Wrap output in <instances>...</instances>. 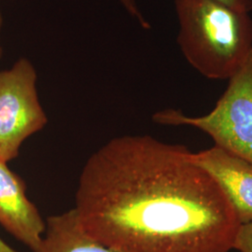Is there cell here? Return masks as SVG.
<instances>
[{
    "mask_svg": "<svg viewBox=\"0 0 252 252\" xmlns=\"http://www.w3.org/2000/svg\"><path fill=\"white\" fill-rule=\"evenodd\" d=\"M0 225L32 252H42L46 220L27 195L25 181L0 160Z\"/></svg>",
    "mask_w": 252,
    "mask_h": 252,
    "instance_id": "cell-5",
    "label": "cell"
},
{
    "mask_svg": "<svg viewBox=\"0 0 252 252\" xmlns=\"http://www.w3.org/2000/svg\"><path fill=\"white\" fill-rule=\"evenodd\" d=\"M178 44L187 62L211 80H229L252 52L250 13L214 0H175Z\"/></svg>",
    "mask_w": 252,
    "mask_h": 252,
    "instance_id": "cell-2",
    "label": "cell"
},
{
    "mask_svg": "<svg viewBox=\"0 0 252 252\" xmlns=\"http://www.w3.org/2000/svg\"><path fill=\"white\" fill-rule=\"evenodd\" d=\"M83 229L118 252H230L239 221L181 145L121 135L91 155L75 207Z\"/></svg>",
    "mask_w": 252,
    "mask_h": 252,
    "instance_id": "cell-1",
    "label": "cell"
},
{
    "mask_svg": "<svg viewBox=\"0 0 252 252\" xmlns=\"http://www.w3.org/2000/svg\"><path fill=\"white\" fill-rule=\"evenodd\" d=\"M191 159L222 189L239 223L252 220V162L217 145L191 153Z\"/></svg>",
    "mask_w": 252,
    "mask_h": 252,
    "instance_id": "cell-6",
    "label": "cell"
},
{
    "mask_svg": "<svg viewBox=\"0 0 252 252\" xmlns=\"http://www.w3.org/2000/svg\"><path fill=\"white\" fill-rule=\"evenodd\" d=\"M116 1L132 18L135 19L137 24L143 29L151 28L149 21L145 18L144 14L140 10L139 5L136 0H116Z\"/></svg>",
    "mask_w": 252,
    "mask_h": 252,
    "instance_id": "cell-9",
    "label": "cell"
},
{
    "mask_svg": "<svg viewBox=\"0 0 252 252\" xmlns=\"http://www.w3.org/2000/svg\"><path fill=\"white\" fill-rule=\"evenodd\" d=\"M233 250L239 252H252V220L238 226Z\"/></svg>",
    "mask_w": 252,
    "mask_h": 252,
    "instance_id": "cell-8",
    "label": "cell"
},
{
    "mask_svg": "<svg viewBox=\"0 0 252 252\" xmlns=\"http://www.w3.org/2000/svg\"><path fill=\"white\" fill-rule=\"evenodd\" d=\"M2 25H3V18H2V14L0 12V32H1V28H2ZM2 54H3V49H2V46H1V42H0V58L2 57Z\"/></svg>",
    "mask_w": 252,
    "mask_h": 252,
    "instance_id": "cell-12",
    "label": "cell"
},
{
    "mask_svg": "<svg viewBox=\"0 0 252 252\" xmlns=\"http://www.w3.org/2000/svg\"><path fill=\"white\" fill-rule=\"evenodd\" d=\"M42 252H118L91 236L71 208L46 219Z\"/></svg>",
    "mask_w": 252,
    "mask_h": 252,
    "instance_id": "cell-7",
    "label": "cell"
},
{
    "mask_svg": "<svg viewBox=\"0 0 252 252\" xmlns=\"http://www.w3.org/2000/svg\"><path fill=\"white\" fill-rule=\"evenodd\" d=\"M37 74L27 58L0 70V160L18 157L23 143L48 124L36 89Z\"/></svg>",
    "mask_w": 252,
    "mask_h": 252,
    "instance_id": "cell-4",
    "label": "cell"
},
{
    "mask_svg": "<svg viewBox=\"0 0 252 252\" xmlns=\"http://www.w3.org/2000/svg\"><path fill=\"white\" fill-rule=\"evenodd\" d=\"M0 252H19L0 238Z\"/></svg>",
    "mask_w": 252,
    "mask_h": 252,
    "instance_id": "cell-11",
    "label": "cell"
},
{
    "mask_svg": "<svg viewBox=\"0 0 252 252\" xmlns=\"http://www.w3.org/2000/svg\"><path fill=\"white\" fill-rule=\"evenodd\" d=\"M230 9L245 12V13H251L252 10V0H214Z\"/></svg>",
    "mask_w": 252,
    "mask_h": 252,
    "instance_id": "cell-10",
    "label": "cell"
},
{
    "mask_svg": "<svg viewBox=\"0 0 252 252\" xmlns=\"http://www.w3.org/2000/svg\"><path fill=\"white\" fill-rule=\"evenodd\" d=\"M154 123L190 126L209 135L215 145L252 162V52L229 79L225 92L206 115L191 117L167 108L154 113Z\"/></svg>",
    "mask_w": 252,
    "mask_h": 252,
    "instance_id": "cell-3",
    "label": "cell"
}]
</instances>
